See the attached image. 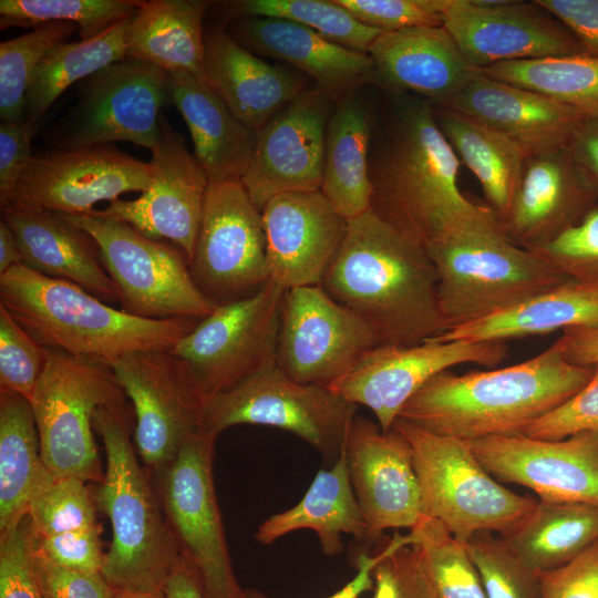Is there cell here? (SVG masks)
<instances>
[{"mask_svg":"<svg viewBox=\"0 0 598 598\" xmlns=\"http://www.w3.org/2000/svg\"><path fill=\"white\" fill-rule=\"evenodd\" d=\"M381 93L369 151L371 209L424 247L461 229L501 226L487 205L461 192L460 159L433 105L412 94Z\"/></svg>","mask_w":598,"mask_h":598,"instance_id":"cell-1","label":"cell"},{"mask_svg":"<svg viewBox=\"0 0 598 598\" xmlns=\"http://www.w3.org/2000/svg\"><path fill=\"white\" fill-rule=\"evenodd\" d=\"M319 287L361 319L378 344L413 346L446 331L426 248L371 208L348 220Z\"/></svg>","mask_w":598,"mask_h":598,"instance_id":"cell-2","label":"cell"},{"mask_svg":"<svg viewBox=\"0 0 598 598\" xmlns=\"http://www.w3.org/2000/svg\"><path fill=\"white\" fill-rule=\"evenodd\" d=\"M592 372L568 362L555 341L514 365L464 374L445 370L405 403L399 419L467 442L519 434L576 394Z\"/></svg>","mask_w":598,"mask_h":598,"instance_id":"cell-3","label":"cell"},{"mask_svg":"<svg viewBox=\"0 0 598 598\" xmlns=\"http://www.w3.org/2000/svg\"><path fill=\"white\" fill-rule=\"evenodd\" d=\"M0 305L44 348L107 363L137 351L171 350L199 321L140 318L24 265L0 275Z\"/></svg>","mask_w":598,"mask_h":598,"instance_id":"cell-4","label":"cell"},{"mask_svg":"<svg viewBox=\"0 0 598 598\" xmlns=\"http://www.w3.org/2000/svg\"><path fill=\"white\" fill-rule=\"evenodd\" d=\"M130 422L126 404L99 408L93 417L106 457L95 499L112 528L101 574L117 591L161 595L183 557Z\"/></svg>","mask_w":598,"mask_h":598,"instance_id":"cell-5","label":"cell"},{"mask_svg":"<svg viewBox=\"0 0 598 598\" xmlns=\"http://www.w3.org/2000/svg\"><path fill=\"white\" fill-rule=\"evenodd\" d=\"M425 248L437 274L446 331L570 280L537 252L513 244L501 226L461 229Z\"/></svg>","mask_w":598,"mask_h":598,"instance_id":"cell-6","label":"cell"},{"mask_svg":"<svg viewBox=\"0 0 598 598\" xmlns=\"http://www.w3.org/2000/svg\"><path fill=\"white\" fill-rule=\"evenodd\" d=\"M393 427L411 446L422 514L441 522L461 543L482 530L504 536L534 509L537 499L496 481L468 442L431 433L401 419Z\"/></svg>","mask_w":598,"mask_h":598,"instance_id":"cell-7","label":"cell"},{"mask_svg":"<svg viewBox=\"0 0 598 598\" xmlns=\"http://www.w3.org/2000/svg\"><path fill=\"white\" fill-rule=\"evenodd\" d=\"M30 402L50 473L100 483L104 472L93 437L94 414L102 406L127 404L110 364L49 349Z\"/></svg>","mask_w":598,"mask_h":598,"instance_id":"cell-8","label":"cell"},{"mask_svg":"<svg viewBox=\"0 0 598 598\" xmlns=\"http://www.w3.org/2000/svg\"><path fill=\"white\" fill-rule=\"evenodd\" d=\"M64 216L99 245L123 311L145 319L202 320L216 308L196 286L189 260L177 246L93 213Z\"/></svg>","mask_w":598,"mask_h":598,"instance_id":"cell-9","label":"cell"},{"mask_svg":"<svg viewBox=\"0 0 598 598\" xmlns=\"http://www.w3.org/2000/svg\"><path fill=\"white\" fill-rule=\"evenodd\" d=\"M216 439L197 430L171 463L151 475L182 557L194 569L205 598H245L231 567L214 486Z\"/></svg>","mask_w":598,"mask_h":598,"instance_id":"cell-10","label":"cell"},{"mask_svg":"<svg viewBox=\"0 0 598 598\" xmlns=\"http://www.w3.org/2000/svg\"><path fill=\"white\" fill-rule=\"evenodd\" d=\"M355 411L357 405L329 388L298 383L274 362L212 396L205 405L202 430L218 436L239 424L275 426L336 462L344 450Z\"/></svg>","mask_w":598,"mask_h":598,"instance_id":"cell-11","label":"cell"},{"mask_svg":"<svg viewBox=\"0 0 598 598\" xmlns=\"http://www.w3.org/2000/svg\"><path fill=\"white\" fill-rule=\"evenodd\" d=\"M285 292L268 280L248 297L216 306L171 349L187 363L207 401L276 362Z\"/></svg>","mask_w":598,"mask_h":598,"instance_id":"cell-12","label":"cell"},{"mask_svg":"<svg viewBox=\"0 0 598 598\" xmlns=\"http://www.w3.org/2000/svg\"><path fill=\"white\" fill-rule=\"evenodd\" d=\"M109 364L133 404L137 454L154 474L202 429L207 399L187 363L171 350L137 351Z\"/></svg>","mask_w":598,"mask_h":598,"instance_id":"cell-13","label":"cell"},{"mask_svg":"<svg viewBox=\"0 0 598 598\" xmlns=\"http://www.w3.org/2000/svg\"><path fill=\"white\" fill-rule=\"evenodd\" d=\"M189 269L215 306L248 297L269 280L262 215L240 181L209 183Z\"/></svg>","mask_w":598,"mask_h":598,"instance_id":"cell-14","label":"cell"},{"mask_svg":"<svg viewBox=\"0 0 598 598\" xmlns=\"http://www.w3.org/2000/svg\"><path fill=\"white\" fill-rule=\"evenodd\" d=\"M508 355L506 342L437 341L413 346L378 344L329 389L375 415L383 432L390 431L405 403L433 377L464 363L486 369Z\"/></svg>","mask_w":598,"mask_h":598,"instance_id":"cell-15","label":"cell"},{"mask_svg":"<svg viewBox=\"0 0 598 598\" xmlns=\"http://www.w3.org/2000/svg\"><path fill=\"white\" fill-rule=\"evenodd\" d=\"M375 346L369 327L319 286L286 290L276 363L289 379L329 388Z\"/></svg>","mask_w":598,"mask_h":598,"instance_id":"cell-16","label":"cell"},{"mask_svg":"<svg viewBox=\"0 0 598 598\" xmlns=\"http://www.w3.org/2000/svg\"><path fill=\"white\" fill-rule=\"evenodd\" d=\"M150 184V163L114 144L62 147L32 156L13 202L63 215H85L100 202L144 193Z\"/></svg>","mask_w":598,"mask_h":598,"instance_id":"cell-17","label":"cell"},{"mask_svg":"<svg viewBox=\"0 0 598 598\" xmlns=\"http://www.w3.org/2000/svg\"><path fill=\"white\" fill-rule=\"evenodd\" d=\"M166 102V71L132 58L110 64L85 83L63 147L124 141L151 151L159 137V111Z\"/></svg>","mask_w":598,"mask_h":598,"instance_id":"cell-18","label":"cell"},{"mask_svg":"<svg viewBox=\"0 0 598 598\" xmlns=\"http://www.w3.org/2000/svg\"><path fill=\"white\" fill-rule=\"evenodd\" d=\"M443 27L475 69L582 53L573 33L536 0H447Z\"/></svg>","mask_w":598,"mask_h":598,"instance_id":"cell-19","label":"cell"},{"mask_svg":"<svg viewBox=\"0 0 598 598\" xmlns=\"http://www.w3.org/2000/svg\"><path fill=\"white\" fill-rule=\"evenodd\" d=\"M151 184L135 199L117 198L91 213L124 221L150 238L166 239L194 256L209 186L206 172L184 138L161 117V133L151 150Z\"/></svg>","mask_w":598,"mask_h":598,"instance_id":"cell-20","label":"cell"},{"mask_svg":"<svg viewBox=\"0 0 598 598\" xmlns=\"http://www.w3.org/2000/svg\"><path fill=\"white\" fill-rule=\"evenodd\" d=\"M334 104L312 85L257 132L241 184L260 212L279 194L320 190L326 131Z\"/></svg>","mask_w":598,"mask_h":598,"instance_id":"cell-21","label":"cell"},{"mask_svg":"<svg viewBox=\"0 0 598 598\" xmlns=\"http://www.w3.org/2000/svg\"><path fill=\"white\" fill-rule=\"evenodd\" d=\"M467 442V441H466ZM499 483L530 488L539 499L598 506V432L547 441L523 433L468 442Z\"/></svg>","mask_w":598,"mask_h":598,"instance_id":"cell-22","label":"cell"},{"mask_svg":"<svg viewBox=\"0 0 598 598\" xmlns=\"http://www.w3.org/2000/svg\"><path fill=\"white\" fill-rule=\"evenodd\" d=\"M350 482L362 511L369 542L386 529L414 527L423 516L412 451L394 427L355 415L346 441Z\"/></svg>","mask_w":598,"mask_h":598,"instance_id":"cell-23","label":"cell"},{"mask_svg":"<svg viewBox=\"0 0 598 598\" xmlns=\"http://www.w3.org/2000/svg\"><path fill=\"white\" fill-rule=\"evenodd\" d=\"M597 200L598 185L569 147L535 154L501 228L513 244L535 250L581 223Z\"/></svg>","mask_w":598,"mask_h":598,"instance_id":"cell-24","label":"cell"},{"mask_svg":"<svg viewBox=\"0 0 598 598\" xmlns=\"http://www.w3.org/2000/svg\"><path fill=\"white\" fill-rule=\"evenodd\" d=\"M269 280L286 290L319 286L344 239L348 220L321 190L290 192L261 209Z\"/></svg>","mask_w":598,"mask_h":598,"instance_id":"cell-25","label":"cell"},{"mask_svg":"<svg viewBox=\"0 0 598 598\" xmlns=\"http://www.w3.org/2000/svg\"><path fill=\"white\" fill-rule=\"evenodd\" d=\"M439 107L477 120L516 144L526 157L569 147L587 120L576 109L540 93L501 82L477 70Z\"/></svg>","mask_w":598,"mask_h":598,"instance_id":"cell-26","label":"cell"},{"mask_svg":"<svg viewBox=\"0 0 598 598\" xmlns=\"http://www.w3.org/2000/svg\"><path fill=\"white\" fill-rule=\"evenodd\" d=\"M368 54L372 85L380 92L416 95L433 106L454 96L476 72L443 25L382 32Z\"/></svg>","mask_w":598,"mask_h":598,"instance_id":"cell-27","label":"cell"},{"mask_svg":"<svg viewBox=\"0 0 598 598\" xmlns=\"http://www.w3.org/2000/svg\"><path fill=\"white\" fill-rule=\"evenodd\" d=\"M220 24L238 44L301 72L334 101L373 84V64L368 53L337 44L298 23L247 17Z\"/></svg>","mask_w":598,"mask_h":598,"instance_id":"cell-28","label":"cell"},{"mask_svg":"<svg viewBox=\"0 0 598 598\" xmlns=\"http://www.w3.org/2000/svg\"><path fill=\"white\" fill-rule=\"evenodd\" d=\"M207 86L245 125L258 132L315 83L301 72L271 64L238 44L216 22L204 27Z\"/></svg>","mask_w":598,"mask_h":598,"instance_id":"cell-29","label":"cell"},{"mask_svg":"<svg viewBox=\"0 0 598 598\" xmlns=\"http://www.w3.org/2000/svg\"><path fill=\"white\" fill-rule=\"evenodd\" d=\"M1 219L13 231L25 267L76 283L104 302L120 303L99 245L64 215L12 202L1 208Z\"/></svg>","mask_w":598,"mask_h":598,"instance_id":"cell-30","label":"cell"},{"mask_svg":"<svg viewBox=\"0 0 598 598\" xmlns=\"http://www.w3.org/2000/svg\"><path fill=\"white\" fill-rule=\"evenodd\" d=\"M168 95L187 124L194 155L209 183L241 182L254 154L257 132L190 74L168 73Z\"/></svg>","mask_w":598,"mask_h":598,"instance_id":"cell-31","label":"cell"},{"mask_svg":"<svg viewBox=\"0 0 598 598\" xmlns=\"http://www.w3.org/2000/svg\"><path fill=\"white\" fill-rule=\"evenodd\" d=\"M362 86L336 101L326 131L321 193L347 220L371 208L369 151L375 104Z\"/></svg>","mask_w":598,"mask_h":598,"instance_id":"cell-32","label":"cell"},{"mask_svg":"<svg viewBox=\"0 0 598 598\" xmlns=\"http://www.w3.org/2000/svg\"><path fill=\"white\" fill-rule=\"evenodd\" d=\"M212 1L141 0L126 35V58L206 84L204 27Z\"/></svg>","mask_w":598,"mask_h":598,"instance_id":"cell-33","label":"cell"},{"mask_svg":"<svg viewBox=\"0 0 598 598\" xmlns=\"http://www.w3.org/2000/svg\"><path fill=\"white\" fill-rule=\"evenodd\" d=\"M299 529L313 530L328 556L343 550L342 534L352 535L358 542H369L362 511L350 482L344 450L330 470L317 473L299 503L264 520L255 538L260 544L270 545Z\"/></svg>","mask_w":598,"mask_h":598,"instance_id":"cell-34","label":"cell"},{"mask_svg":"<svg viewBox=\"0 0 598 598\" xmlns=\"http://www.w3.org/2000/svg\"><path fill=\"white\" fill-rule=\"evenodd\" d=\"M41 455L30 400L0 391V534L17 527L53 481Z\"/></svg>","mask_w":598,"mask_h":598,"instance_id":"cell-35","label":"cell"},{"mask_svg":"<svg viewBox=\"0 0 598 598\" xmlns=\"http://www.w3.org/2000/svg\"><path fill=\"white\" fill-rule=\"evenodd\" d=\"M582 326H598V292L569 280L506 310L455 327L431 339L505 342Z\"/></svg>","mask_w":598,"mask_h":598,"instance_id":"cell-36","label":"cell"},{"mask_svg":"<svg viewBox=\"0 0 598 598\" xmlns=\"http://www.w3.org/2000/svg\"><path fill=\"white\" fill-rule=\"evenodd\" d=\"M439 128L457 158L480 182L498 220L508 212L520 184L526 155L506 136L460 112L433 106Z\"/></svg>","mask_w":598,"mask_h":598,"instance_id":"cell-37","label":"cell"},{"mask_svg":"<svg viewBox=\"0 0 598 598\" xmlns=\"http://www.w3.org/2000/svg\"><path fill=\"white\" fill-rule=\"evenodd\" d=\"M501 537L534 573L553 570L598 540V506L538 499L529 515Z\"/></svg>","mask_w":598,"mask_h":598,"instance_id":"cell-38","label":"cell"},{"mask_svg":"<svg viewBox=\"0 0 598 598\" xmlns=\"http://www.w3.org/2000/svg\"><path fill=\"white\" fill-rule=\"evenodd\" d=\"M131 19L99 35L53 47L38 64L27 92L25 118L37 122L73 83L126 58Z\"/></svg>","mask_w":598,"mask_h":598,"instance_id":"cell-39","label":"cell"},{"mask_svg":"<svg viewBox=\"0 0 598 598\" xmlns=\"http://www.w3.org/2000/svg\"><path fill=\"white\" fill-rule=\"evenodd\" d=\"M476 70L491 79L546 95L598 121V56L579 53L503 62Z\"/></svg>","mask_w":598,"mask_h":598,"instance_id":"cell-40","label":"cell"},{"mask_svg":"<svg viewBox=\"0 0 598 598\" xmlns=\"http://www.w3.org/2000/svg\"><path fill=\"white\" fill-rule=\"evenodd\" d=\"M217 22L247 17L287 20L309 28L329 41L368 53L382 32L359 22L334 0H229L212 1L208 12Z\"/></svg>","mask_w":598,"mask_h":598,"instance_id":"cell-41","label":"cell"},{"mask_svg":"<svg viewBox=\"0 0 598 598\" xmlns=\"http://www.w3.org/2000/svg\"><path fill=\"white\" fill-rule=\"evenodd\" d=\"M409 533L434 598H487L465 544L441 522L423 515Z\"/></svg>","mask_w":598,"mask_h":598,"instance_id":"cell-42","label":"cell"},{"mask_svg":"<svg viewBox=\"0 0 598 598\" xmlns=\"http://www.w3.org/2000/svg\"><path fill=\"white\" fill-rule=\"evenodd\" d=\"M141 0H1L0 28H37L66 22L79 27L80 40L99 35L131 19Z\"/></svg>","mask_w":598,"mask_h":598,"instance_id":"cell-43","label":"cell"},{"mask_svg":"<svg viewBox=\"0 0 598 598\" xmlns=\"http://www.w3.org/2000/svg\"><path fill=\"white\" fill-rule=\"evenodd\" d=\"M76 31V24L53 22L0 43L1 122L25 117L27 92L38 64L50 49Z\"/></svg>","mask_w":598,"mask_h":598,"instance_id":"cell-44","label":"cell"},{"mask_svg":"<svg viewBox=\"0 0 598 598\" xmlns=\"http://www.w3.org/2000/svg\"><path fill=\"white\" fill-rule=\"evenodd\" d=\"M465 546L487 598H540L538 574L529 569L501 536L482 530Z\"/></svg>","mask_w":598,"mask_h":598,"instance_id":"cell-45","label":"cell"},{"mask_svg":"<svg viewBox=\"0 0 598 598\" xmlns=\"http://www.w3.org/2000/svg\"><path fill=\"white\" fill-rule=\"evenodd\" d=\"M85 483L78 477H54L29 507L27 518L32 535L45 537L96 527L95 509Z\"/></svg>","mask_w":598,"mask_h":598,"instance_id":"cell-46","label":"cell"},{"mask_svg":"<svg viewBox=\"0 0 598 598\" xmlns=\"http://www.w3.org/2000/svg\"><path fill=\"white\" fill-rule=\"evenodd\" d=\"M48 355L49 349L38 343L0 305V391L31 400Z\"/></svg>","mask_w":598,"mask_h":598,"instance_id":"cell-47","label":"cell"},{"mask_svg":"<svg viewBox=\"0 0 598 598\" xmlns=\"http://www.w3.org/2000/svg\"><path fill=\"white\" fill-rule=\"evenodd\" d=\"M532 251L568 279L598 292V206L577 226Z\"/></svg>","mask_w":598,"mask_h":598,"instance_id":"cell-48","label":"cell"},{"mask_svg":"<svg viewBox=\"0 0 598 598\" xmlns=\"http://www.w3.org/2000/svg\"><path fill=\"white\" fill-rule=\"evenodd\" d=\"M410 533L398 532L372 570V598H434Z\"/></svg>","mask_w":598,"mask_h":598,"instance_id":"cell-49","label":"cell"},{"mask_svg":"<svg viewBox=\"0 0 598 598\" xmlns=\"http://www.w3.org/2000/svg\"><path fill=\"white\" fill-rule=\"evenodd\" d=\"M362 24L381 32L441 27L447 0H334Z\"/></svg>","mask_w":598,"mask_h":598,"instance_id":"cell-50","label":"cell"},{"mask_svg":"<svg viewBox=\"0 0 598 598\" xmlns=\"http://www.w3.org/2000/svg\"><path fill=\"white\" fill-rule=\"evenodd\" d=\"M598 432V364L587 384L526 427L523 434L557 441L581 432Z\"/></svg>","mask_w":598,"mask_h":598,"instance_id":"cell-51","label":"cell"},{"mask_svg":"<svg viewBox=\"0 0 598 598\" xmlns=\"http://www.w3.org/2000/svg\"><path fill=\"white\" fill-rule=\"evenodd\" d=\"M30 555L42 598H115L117 594L101 574L56 565L32 545L31 537Z\"/></svg>","mask_w":598,"mask_h":598,"instance_id":"cell-52","label":"cell"},{"mask_svg":"<svg viewBox=\"0 0 598 598\" xmlns=\"http://www.w3.org/2000/svg\"><path fill=\"white\" fill-rule=\"evenodd\" d=\"M0 598H42L31 563L27 516L0 534Z\"/></svg>","mask_w":598,"mask_h":598,"instance_id":"cell-53","label":"cell"},{"mask_svg":"<svg viewBox=\"0 0 598 598\" xmlns=\"http://www.w3.org/2000/svg\"><path fill=\"white\" fill-rule=\"evenodd\" d=\"M30 537L38 550L61 567L87 574L102 573L105 553L101 548L97 526L45 537H35L30 530Z\"/></svg>","mask_w":598,"mask_h":598,"instance_id":"cell-54","label":"cell"},{"mask_svg":"<svg viewBox=\"0 0 598 598\" xmlns=\"http://www.w3.org/2000/svg\"><path fill=\"white\" fill-rule=\"evenodd\" d=\"M38 123L28 118L0 123V207L13 202L18 182L27 168Z\"/></svg>","mask_w":598,"mask_h":598,"instance_id":"cell-55","label":"cell"},{"mask_svg":"<svg viewBox=\"0 0 598 598\" xmlns=\"http://www.w3.org/2000/svg\"><path fill=\"white\" fill-rule=\"evenodd\" d=\"M540 598H598V540L568 564L538 574Z\"/></svg>","mask_w":598,"mask_h":598,"instance_id":"cell-56","label":"cell"},{"mask_svg":"<svg viewBox=\"0 0 598 598\" xmlns=\"http://www.w3.org/2000/svg\"><path fill=\"white\" fill-rule=\"evenodd\" d=\"M577 39L582 53L598 56V0H536Z\"/></svg>","mask_w":598,"mask_h":598,"instance_id":"cell-57","label":"cell"},{"mask_svg":"<svg viewBox=\"0 0 598 598\" xmlns=\"http://www.w3.org/2000/svg\"><path fill=\"white\" fill-rule=\"evenodd\" d=\"M565 359L579 367L598 364V326L573 327L556 340Z\"/></svg>","mask_w":598,"mask_h":598,"instance_id":"cell-58","label":"cell"},{"mask_svg":"<svg viewBox=\"0 0 598 598\" xmlns=\"http://www.w3.org/2000/svg\"><path fill=\"white\" fill-rule=\"evenodd\" d=\"M384 548L374 556L361 554L357 557V575L340 590L327 598H358L364 591L373 588L372 570L378 561L382 558ZM245 598H269L254 589L245 590Z\"/></svg>","mask_w":598,"mask_h":598,"instance_id":"cell-59","label":"cell"},{"mask_svg":"<svg viewBox=\"0 0 598 598\" xmlns=\"http://www.w3.org/2000/svg\"><path fill=\"white\" fill-rule=\"evenodd\" d=\"M569 148L577 162L598 185V121L587 118Z\"/></svg>","mask_w":598,"mask_h":598,"instance_id":"cell-60","label":"cell"},{"mask_svg":"<svg viewBox=\"0 0 598 598\" xmlns=\"http://www.w3.org/2000/svg\"><path fill=\"white\" fill-rule=\"evenodd\" d=\"M162 595L164 598H205L194 569L184 558L166 581Z\"/></svg>","mask_w":598,"mask_h":598,"instance_id":"cell-61","label":"cell"},{"mask_svg":"<svg viewBox=\"0 0 598 598\" xmlns=\"http://www.w3.org/2000/svg\"><path fill=\"white\" fill-rule=\"evenodd\" d=\"M23 265V257L13 231L4 220H0V275L16 266Z\"/></svg>","mask_w":598,"mask_h":598,"instance_id":"cell-62","label":"cell"},{"mask_svg":"<svg viewBox=\"0 0 598 598\" xmlns=\"http://www.w3.org/2000/svg\"><path fill=\"white\" fill-rule=\"evenodd\" d=\"M115 598H164L163 595L117 591Z\"/></svg>","mask_w":598,"mask_h":598,"instance_id":"cell-63","label":"cell"}]
</instances>
